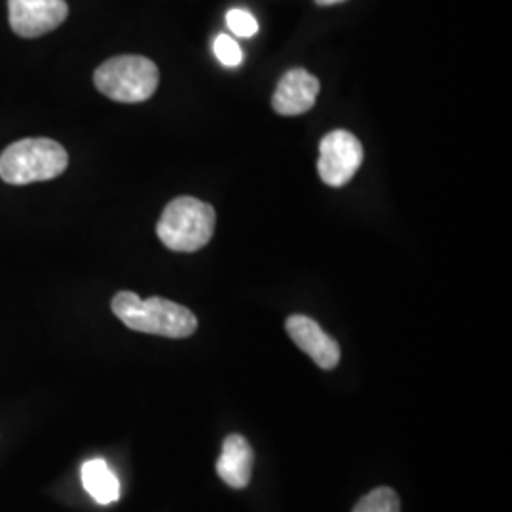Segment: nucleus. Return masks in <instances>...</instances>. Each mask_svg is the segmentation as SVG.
<instances>
[{
    "instance_id": "obj_1",
    "label": "nucleus",
    "mask_w": 512,
    "mask_h": 512,
    "mask_svg": "<svg viewBox=\"0 0 512 512\" xmlns=\"http://www.w3.org/2000/svg\"><path fill=\"white\" fill-rule=\"evenodd\" d=\"M110 308L128 329L145 334L188 338L198 329V319L192 311L160 296L143 300L131 291H122L112 298Z\"/></svg>"
},
{
    "instance_id": "obj_2",
    "label": "nucleus",
    "mask_w": 512,
    "mask_h": 512,
    "mask_svg": "<svg viewBox=\"0 0 512 512\" xmlns=\"http://www.w3.org/2000/svg\"><path fill=\"white\" fill-rule=\"evenodd\" d=\"M215 222L217 215L209 203L181 196L165 205L156 234L175 253H196L213 238Z\"/></svg>"
},
{
    "instance_id": "obj_3",
    "label": "nucleus",
    "mask_w": 512,
    "mask_h": 512,
    "mask_svg": "<svg viewBox=\"0 0 512 512\" xmlns=\"http://www.w3.org/2000/svg\"><path fill=\"white\" fill-rule=\"evenodd\" d=\"M69 165L67 150L52 139H23L0 154V179L4 183L31 184L52 181Z\"/></svg>"
},
{
    "instance_id": "obj_4",
    "label": "nucleus",
    "mask_w": 512,
    "mask_h": 512,
    "mask_svg": "<svg viewBox=\"0 0 512 512\" xmlns=\"http://www.w3.org/2000/svg\"><path fill=\"white\" fill-rule=\"evenodd\" d=\"M95 88L116 103H143L160 84L154 61L143 55H116L97 67Z\"/></svg>"
},
{
    "instance_id": "obj_5",
    "label": "nucleus",
    "mask_w": 512,
    "mask_h": 512,
    "mask_svg": "<svg viewBox=\"0 0 512 512\" xmlns=\"http://www.w3.org/2000/svg\"><path fill=\"white\" fill-rule=\"evenodd\" d=\"M319 152V177L332 188L346 186L355 177L365 156L361 141L346 129H334L325 135L319 145Z\"/></svg>"
},
{
    "instance_id": "obj_6",
    "label": "nucleus",
    "mask_w": 512,
    "mask_h": 512,
    "mask_svg": "<svg viewBox=\"0 0 512 512\" xmlns=\"http://www.w3.org/2000/svg\"><path fill=\"white\" fill-rule=\"evenodd\" d=\"M69 16L65 0H8L12 31L21 38H38L55 31Z\"/></svg>"
},
{
    "instance_id": "obj_7",
    "label": "nucleus",
    "mask_w": 512,
    "mask_h": 512,
    "mask_svg": "<svg viewBox=\"0 0 512 512\" xmlns=\"http://www.w3.org/2000/svg\"><path fill=\"white\" fill-rule=\"evenodd\" d=\"M285 327L294 344L304 353H308L315 365L321 366L323 370H332L338 366L340 346L319 327L317 321H313L308 315H291Z\"/></svg>"
},
{
    "instance_id": "obj_8",
    "label": "nucleus",
    "mask_w": 512,
    "mask_h": 512,
    "mask_svg": "<svg viewBox=\"0 0 512 512\" xmlns=\"http://www.w3.org/2000/svg\"><path fill=\"white\" fill-rule=\"evenodd\" d=\"M319 88V80L306 69H291L283 74L272 97L275 112L283 116L308 112L315 105Z\"/></svg>"
},
{
    "instance_id": "obj_9",
    "label": "nucleus",
    "mask_w": 512,
    "mask_h": 512,
    "mask_svg": "<svg viewBox=\"0 0 512 512\" xmlns=\"http://www.w3.org/2000/svg\"><path fill=\"white\" fill-rule=\"evenodd\" d=\"M255 452L247 439L230 435L222 444V454L217 461V473L232 488H245L253 475Z\"/></svg>"
},
{
    "instance_id": "obj_10",
    "label": "nucleus",
    "mask_w": 512,
    "mask_h": 512,
    "mask_svg": "<svg viewBox=\"0 0 512 512\" xmlns=\"http://www.w3.org/2000/svg\"><path fill=\"white\" fill-rule=\"evenodd\" d=\"M82 484L99 505H110L120 497L118 476L105 459H90L82 465Z\"/></svg>"
},
{
    "instance_id": "obj_11",
    "label": "nucleus",
    "mask_w": 512,
    "mask_h": 512,
    "mask_svg": "<svg viewBox=\"0 0 512 512\" xmlns=\"http://www.w3.org/2000/svg\"><path fill=\"white\" fill-rule=\"evenodd\" d=\"M351 512H401V499L391 488H376L366 494Z\"/></svg>"
},
{
    "instance_id": "obj_12",
    "label": "nucleus",
    "mask_w": 512,
    "mask_h": 512,
    "mask_svg": "<svg viewBox=\"0 0 512 512\" xmlns=\"http://www.w3.org/2000/svg\"><path fill=\"white\" fill-rule=\"evenodd\" d=\"M226 25L236 37L251 38L258 33V21L255 16L241 8H234L226 14Z\"/></svg>"
},
{
    "instance_id": "obj_13",
    "label": "nucleus",
    "mask_w": 512,
    "mask_h": 512,
    "mask_svg": "<svg viewBox=\"0 0 512 512\" xmlns=\"http://www.w3.org/2000/svg\"><path fill=\"white\" fill-rule=\"evenodd\" d=\"M213 50L224 67L234 69V67H239L243 61V52H241L238 42L228 35H219L215 38Z\"/></svg>"
},
{
    "instance_id": "obj_14",
    "label": "nucleus",
    "mask_w": 512,
    "mask_h": 512,
    "mask_svg": "<svg viewBox=\"0 0 512 512\" xmlns=\"http://www.w3.org/2000/svg\"><path fill=\"white\" fill-rule=\"evenodd\" d=\"M319 6H332V4H340V2H346V0H315Z\"/></svg>"
}]
</instances>
